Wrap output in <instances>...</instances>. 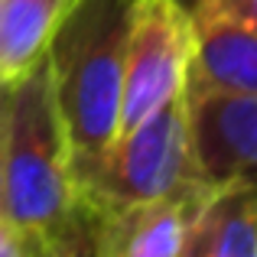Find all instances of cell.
I'll use <instances>...</instances> for the list:
<instances>
[{"label": "cell", "instance_id": "obj_2", "mask_svg": "<svg viewBox=\"0 0 257 257\" xmlns=\"http://www.w3.org/2000/svg\"><path fill=\"white\" fill-rule=\"evenodd\" d=\"M0 215L39 238H59L85 225L46 59L10 88Z\"/></svg>", "mask_w": 257, "mask_h": 257}, {"label": "cell", "instance_id": "obj_10", "mask_svg": "<svg viewBox=\"0 0 257 257\" xmlns=\"http://www.w3.org/2000/svg\"><path fill=\"white\" fill-rule=\"evenodd\" d=\"M192 13L199 17H221L257 33V0H195Z\"/></svg>", "mask_w": 257, "mask_h": 257}, {"label": "cell", "instance_id": "obj_6", "mask_svg": "<svg viewBox=\"0 0 257 257\" xmlns=\"http://www.w3.org/2000/svg\"><path fill=\"white\" fill-rule=\"evenodd\" d=\"M205 195L85 205L82 218L88 251L91 257H182L192 218Z\"/></svg>", "mask_w": 257, "mask_h": 257}, {"label": "cell", "instance_id": "obj_13", "mask_svg": "<svg viewBox=\"0 0 257 257\" xmlns=\"http://www.w3.org/2000/svg\"><path fill=\"white\" fill-rule=\"evenodd\" d=\"M10 88L0 82V182H4V140H7V111H10Z\"/></svg>", "mask_w": 257, "mask_h": 257}, {"label": "cell", "instance_id": "obj_14", "mask_svg": "<svg viewBox=\"0 0 257 257\" xmlns=\"http://www.w3.org/2000/svg\"><path fill=\"white\" fill-rule=\"evenodd\" d=\"M0 4H4V0H0Z\"/></svg>", "mask_w": 257, "mask_h": 257}, {"label": "cell", "instance_id": "obj_1", "mask_svg": "<svg viewBox=\"0 0 257 257\" xmlns=\"http://www.w3.org/2000/svg\"><path fill=\"white\" fill-rule=\"evenodd\" d=\"M127 7L131 0H78L46 49L75 179L117 137Z\"/></svg>", "mask_w": 257, "mask_h": 257}, {"label": "cell", "instance_id": "obj_9", "mask_svg": "<svg viewBox=\"0 0 257 257\" xmlns=\"http://www.w3.org/2000/svg\"><path fill=\"white\" fill-rule=\"evenodd\" d=\"M78 0H4L0 4V82L13 85L46 59L56 30Z\"/></svg>", "mask_w": 257, "mask_h": 257}, {"label": "cell", "instance_id": "obj_11", "mask_svg": "<svg viewBox=\"0 0 257 257\" xmlns=\"http://www.w3.org/2000/svg\"><path fill=\"white\" fill-rule=\"evenodd\" d=\"M33 257H91L85 225L69 231V234H59V238H39Z\"/></svg>", "mask_w": 257, "mask_h": 257}, {"label": "cell", "instance_id": "obj_4", "mask_svg": "<svg viewBox=\"0 0 257 257\" xmlns=\"http://www.w3.org/2000/svg\"><path fill=\"white\" fill-rule=\"evenodd\" d=\"M192 49L195 23L182 0H131L117 134L186 94Z\"/></svg>", "mask_w": 257, "mask_h": 257}, {"label": "cell", "instance_id": "obj_5", "mask_svg": "<svg viewBox=\"0 0 257 257\" xmlns=\"http://www.w3.org/2000/svg\"><path fill=\"white\" fill-rule=\"evenodd\" d=\"M186 114L202 186L257 189V91H186Z\"/></svg>", "mask_w": 257, "mask_h": 257}, {"label": "cell", "instance_id": "obj_8", "mask_svg": "<svg viewBox=\"0 0 257 257\" xmlns=\"http://www.w3.org/2000/svg\"><path fill=\"white\" fill-rule=\"evenodd\" d=\"M182 257H257V189H215L192 218Z\"/></svg>", "mask_w": 257, "mask_h": 257}, {"label": "cell", "instance_id": "obj_12", "mask_svg": "<svg viewBox=\"0 0 257 257\" xmlns=\"http://www.w3.org/2000/svg\"><path fill=\"white\" fill-rule=\"evenodd\" d=\"M39 244V234L13 225L10 218L0 215V257H33Z\"/></svg>", "mask_w": 257, "mask_h": 257}, {"label": "cell", "instance_id": "obj_3", "mask_svg": "<svg viewBox=\"0 0 257 257\" xmlns=\"http://www.w3.org/2000/svg\"><path fill=\"white\" fill-rule=\"evenodd\" d=\"M78 208L205 195L189 144L186 94L117 134L98 163L75 179Z\"/></svg>", "mask_w": 257, "mask_h": 257}, {"label": "cell", "instance_id": "obj_7", "mask_svg": "<svg viewBox=\"0 0 257 257\" xmlns=\"http://www.w3.org/2000/svg\"><path fill=\"white\" fill-rule=\"evenodd\" d=\"M186 91H257V33L221 17H199Z\"/></svg>", "mask_w": 257, "mask_h": 257}]
</instances>
